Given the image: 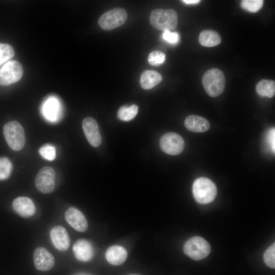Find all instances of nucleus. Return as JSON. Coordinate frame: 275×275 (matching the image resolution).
I'll return each instance as SVG.
<instances>
[{
    "label": "nucleus",
    "mask_w": 275,
    "mask_h": 275,
    "mask_svg": "<svg viewBox=\"0 0 275 275\" xmlns=\"http://www.w3.org/2000/svg\"><path fill=\"white\" fill-rule=\"evenodd\" d=\"M151 24L155 29L162 31L174 30L178 24V15L173 9H155L150 16Z\"/></svg>",
    "instance_id": "nucleus-1"
},
{
    "label": "nucleus",
    "mask_w": 275,
    "mask_h": 275,
    "mask_svg": "<svg viewBox=\"0 0 275 275\" xmlns=\"http://www.w3.org/2000/svg\"><path fill=\"white\" fill-rule=\"evenodd\" d=\"M193 194L197 202L206 204L214 200L217 194V188L210 179L200 177L197 179L193 183Z\"/></svg>",
    "instance_id": "nucleus-2"
},
{
    "label": "nucleus",
    "mask_w": 275,
    "mask_h": 275,
    "mask_svg": "<svg viewBox=\"0 0 275 275\" xmlns=\"http://www.w3.org/2000/svg\"><path fill=\"white\" fill-rule=\"evenodd\" d=\"M202 84L206 93L211 97H217L224 91L225 77L223 72L217 68L207 71L202 77Z\"/></svg>",
    "instance_id": "nucleus-3"
},
{
    "label": "nucleus",
    "mask_w": 275,
    "mask_h": 275,
    "mask_svg": "<svg viewBox=\"0 0 275 275\" xmlns=\"http://www.w3.org/2000/svg\"><path fill=\"white\" fill-rule=\"evenodd\" d=\"M3 134L7 144L13 150L18 151L24 147V131L18 122L12 121L6 123L3 128Z\"/></svg>",
    "instance_id": "nucleus-4"
},
{
    "label": "nucleus",
    "mask_w": 275,
    "mask_h": 275,
    "mask_svg": "<svg viewBox=\"0 0 275 275\" xmlns=\"http://www.w3.org/2000/svg\"><path fill=\"white\" fill-rule=\"evenodd\" d=\"M211 247L209 243L200 236H194L187 240L184 244V253L195 260H200L210 253Z\"/></svg>",
    "instance_id": "nucleus-5"
},
{
    "label": "nucleus",
    "mask_w": 275,
    "mask_h": 275,
    "mask_svg": "<svg viewBox=\"0 0 275 275\" xmlns=\"http://www.w3.org/2000/svg\"><path fill=\"white\" fill-rule=\"evenodd\" d=\"M127 18V14L125 10L116 8L102 14L98 19V24L104 30H111L123 24Z\"/></svg>",
    "instance_id": "nucleus-6"
},
{
    "label": "nucleus",
    "mask_w": 275,
    "mask_h": 275,
    "mask_svg": "<svg viewBox=\"0 0 275 275\" xmlns=\"http://www.w3.org/2000/svg\"><path fill=\"white\" fill-rule=\"evenodd\" d=\"M23 71L19 62L9 61L0 69V85L8 86L18 81L22 76Z\"/></svg>",
    "instance_id": "nucleus-7"
},
{
    "label": "nucleus",
    "mask_w": 275,
    "mask_h": 275,
    "mask_svg": "<svg viewBox=\"0 0 275 275\" xmlns=\"http://www.w3.org/2000/svg\"><path fill=\"white\" fill-rule=\"evenodd\" d=\"M159 144L164 152L172 155L181 153L184 147V141L182 136L174 132L163 134L160 139Z\"/></svg>",
    "instance_id": "nucleus-8"
},
{
    "label": "nucleus",
    "mask_w": 275,
    "mask_h": 275,
    "mask_svg": "<svg viewBox=\"0 0 275 275\" xmlns=\"http://www.w3.org/2000/svg\"><path fill=\"white\" fill-rule=\"evenodd\" d=\"M37 189L43 194L51 193L55 186V172L50 167H44L38 173L35 180Z\"/></svg>",
    "instance_id": "nucleus-9"
},
{
    "label": "nucleus",
    "mask_w": 275,
    "mask_h": 275,
    "mask_svg": "<svg viewBox=\"0 0 275 275\" xmlns=\"http://www.w3.org/2000/svg\"><path fill=\"white\" fill-rule=\"evenodd\" d=\"M33 259L35 267L40 271L49 270L54 265L53 256L43 247H38L35 250Z\"/></svg>",
    "instance_id": "nucleus-10"
},
{
    "label": "nucleus",
    "mask_w": 275,
    "mask_h": 275,
    "mask_svg": "<svg viewBox=\"0 0 275 275\" xmlns=\"http://www.w3.org/2000/svg\"><path fill=\"white\" fill-rule=\"evenodd\" d=\"M82 126L90 145L94 147L99 146L101 143V136L96 120L91 117L86 118L82 121Z\"/></svg>",
    "instance_id": "nucleus-11"
},
{
    "label": "nucleus",
    "mask_w": 275,
    "mask_h": 275,
    "mask_svg": "<svg viewBox=\"0 0 275 275\" xmlns=\"http://www.w3.org/2000/svg\"><path fill=\"white\" fill-rule=\"evenodd\" d=\"M42 113L44 117L48 121H58L62 115L60 101L54 97H48L42 104Z\"/></svg>",
    "instance_id": "nucleus-12"
},
{
    "label": "nucleus",
    "mask_w": 275,
    "mask_h": 275,
    "mask_svg": "<svg viewBox=\"0 0 275 275\" xmlns=\"http://www.w3.org/2000/svg\"><path fill=\"white\" fill-rule=\"evenodd\" d=\"M67 222L75 230L83 232L88 228V222L82 213L74 207L69 208L65 212Z\"/></svg>",
    "instance_id": "nucleus-13"
},
{
    "label": "nucleus",
    "mask_w": 275,
    "mask_h": 275,
    "mask_svg": "<svg viewBox=\"0 0 275 275\" xmlns=\"http://www.w3.org/2000/svg\"><path fill=\"white\" fill-rule=\"evenodd\" d=\"M50 238L54 246L59 250H67L70 244V238L66 229L61 226L52 228L50 232Z\"/></svg>",
    "instance_id": "nucleus-14"
},
{
    "label": "nucleus",
    "mask_w": 275,
    "mask_h": 275,
    "mask_svg": "<svg viewBox=\"0 0 275 275\" xmlns=\"http://www.w3.org/2000/svg\"><path fill=\"white\" fill-rule=\"evenodd\" d=\"M12 208L19 215L23 217L33 216L36 211L35 206L33 201L26 197H19L12 202Z\"/></svg>",
    "instance_id": "nucleus-15"
},
{
    "label": "nucleus",
    "mask_w": 275,
    "mask_h": 275,
    "mask_svg": "<svg viewBox=\"0 0 275 275\" xmlns=\"http://www.w3.org/2000/svg\"><path fill=\"white\" fill-rule=\"evenodd\" d=\"M73 251L75 258L82 262H88L92 259L94 255L91 243L87 240H77L73 246Z\"/></svg>",
    "instance_id": "nucleus-16"
},
{
    "label": "nucleus",
    "mask_w": 275,
    "mask_h": 275,
    "mask_svg": "<svg viewBox=\"0 0 275 275\" xmlns=\"http://www.w3.org/2000/svg\"><path fill=\"white\" fill-rule=\"evenodd\" d=\"M186 128L194 132H204L210 127L209 121L205 118L196 115H189L185 120Z\"/></svg>",
    "instance_id": "nucleus-17"
},
{
    "label": "nucleus",
    "mask_w": 275,
    "mask_h": 275,
    "mask_svg": "<svg viewBox=\"0 0 275 275\" xmlns=\"http://www.w3.org/2000/svg\"><path fill=\"white\" fill-rule=\"evenodd\" d=\"M127 256V251L120 245H113L109 247L105 253L107 261L113 265L122 264L126 260Z\"/></svg>",
    "instance_id": "nucleus-18"
},
{
    "label": "nucleus",
    "mask_w": 275,
    "mask_h": 275,
    "mask_svg": "<svg viewBox=\"0 0 275 275\" xmlns=\"http://www.w3.org/2000/svg\"><path fill=\"white\" fill-rule=\"evenodd\" d=\"M162 79L161 74L158 72L154 70H145L141 76V85L144 89L149 90L159 84Z\"/></svg>",
    "instance_id": "nucleus-19"
},
{
    "label": "nucleus",
    "mask_w": 275,
    "mask_h": 275,
    "mask_svg": "<svg viewBox=\"0 0 275 275\" xmlns=\"http://www.w3.org/2000/svg\"><path fill=\"white\" fill-rule=\"evenodd\" d=\"M200 43L205 47H213L219 44L221 38L219 35L213 30H204L199 37Z\"/></svg>",
    "instance_id": "nucleus-20"
},
{
    "label": "nucleus",
    "mask_w": 275,
    "mask_h": 275,
    "mask_svg": "<svg viewBox=\"0 0 275 275\" xmlns=\"http://www.w3.org/2000/svg\"><path fill=\"white\" fill-rule=\"evenodd\" d=\"M256 90L260 96L271 98L275 94V82L272 80L262 79L257 84Z\"/></svg>",
    "instance_id": "nucleus-21"
},
{
    "label": "nucleus",
    "mask_w": 275,
    "mask_h": 275,
    "mask_svg": "<svg viewBox=\"0 0 275 275\" xmlns=\"http://www.w3.org/2000/svg\"><path fill=\"white\" fill-rule=\"evenodd\" d=\"M138 106L133 104L130 106H122L118 110V118L124 121H128L133 119L137 115Z\"/></svg>",
    "instance_id": "nucleus-22"
},
{
    "label": "nucleus",
    "mask_w": 275,
    "mask_h": 275,
    "mask_svg": "<svg viewBox=\"0 0 275 275\" xmlns=\"http://www.w3.org/2000/svg\"><path fill=\"white\" fill-rule=\"evenodd\" d=\"M14 56V51L11 45L0 43V65L12 58Z\"/></svg>",
    "instance_id": "nucleus-23"
},
{
    "label": "nucleus",
    "mask_w": 275,
    "mask_h": 275,
    "mask_svg": "<svg viewBox=\"0 0 275 275\" xmlns=\"http://www.w3.org/2000/svg\"><path fill=\"white\" fill-rule=\"evenodd\" d=\"M263 1L262 0H243L241 2V8L250 12H257L262 7Z\"/></svg>",
    "instance_id": "nucleus-24"
},
{
    "label": "nucleus",
    "mask_w": 275,
    "mask_h": 275,
    "mask_svg": "<svg viewBox=\"0 0 275 275\" xmlns=\"http://www.w3.org/2000/svg\"><path fill=\"white\" fill-rule=\"evenodd\" d=\"M12 164L7 157L0 158V180L7 179L10 175Z\"/></svg>",
    "instance_id": "nucleus-25"
},
{
    "label": "nucleus",
    "mask_w": 275,
    "mask_h": 275,
    "mask_svg": "<svg viewBox=\"0 0 275 275\" xmlns=\"http://www.w3.org/2000/svg\"><path fill=\"white\" fill-rule=\"evenodd\" d=\"M263 260L265 264L271 268L275 267V244L272 243L264 252Z\"/></svg>",
    "instance_id": "nucleus-26"
},
{
    "label": "nucleus",
    "mask_w": 275,
    "mask_h": 275,
    "mask_svg": "<svg viewBox=\"0 0 275 275\" xmlns=\"http://www.w3.org/2000/svg\"><path fill=\"white\" fill-rule=\"evenodd\" d=\"M40 154L45 159L51 161L56 158V148L50 144L42 146L39 150Z\"/></svg>",
    "instance_id": "nucleus-27"
},
{
    "label": "nucleus",
    "mask_w": 275,
    "mask_h": 275,
    "mask_svg": "<svg viewBox=\"0 0 275 275\" xmlns=\"http://www.w3.org/2000/svg\"><path fill=\"white\" fill-rule=\"evenodd\" d=\"M165 58V54L162 51H153L149 55L148 61L150 65L157 66L163 63Z\"/></svg>",
    "instance_id": "nucleus-28"
},
{
    "label": "nucleus",
    "mask_w": 275,
    "mask_h": 275,
    "mask_svg": "<svg viewBox=\"0 0 275 275\" xmlns=\"http://www.w3.org/2000/svg\"><path fill=\"white\" fill-rule=\"evenodd\" d=\"M162 37L164 41L171 44H177L180 40L179 34L172 31H164Z\"/></svg>",
    "instance_id": "nucleus-29"
},
{
    "label": "nucleus",
    "mask_w": 275,
    "mask_h": 275,
    "mask_svg": "<svg viewBox=\"0 0 275 275\" xmlns=\"http://www.w3.org/2000/svg\"><path fill=\"white\" fill-rule=\"evenodd\" d=\"M266 140L271 151L274 153L275 151V129L274 128L270 129L266 136Z\"/></svg>",
    "instance_id": "nucleus-30"
},
{
    "label": "nucleus",
    "mask_w": 275,
    "mask_h": 275,
    "mask_svg": "<svg viewBox=\"0 0 275 275\" xmlns=\"http://www.w3.org/2000/svg\"><path fill=\"white\" fill-rule=\"evenodd\" d=\"M182 2L186 4L195 5L200 2V1L199 0H183Z\"/></svg>",
    "instance_id": "nucleus-31"
},
{
    "label": "nucleus",
    "mask_w": 275,
    "mask_h": 275,
    "mask_svg": "<svg viewBox=\"0 0 275 275\" xmlns=\"http://www.w3.org/2000/svg\"><path fill=\"white\" fill-rule=\"evenodd\" d=\"M130 275H139V274H130Z\"/></svg>",
    "instance_id": "nucleus-32"
}]
</instances>
